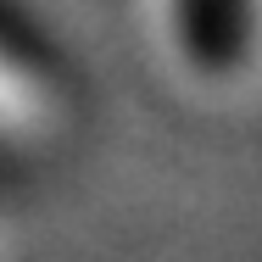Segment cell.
<instances>
[{
  "instance_id": "cell-1",
  "label": "cell",
  "mask_w": 262,
  "mask_h": 262,
  "mask_svg": "<svg viewBox=\"0 0 262 262\" xmlns=\"http://www.w3.org/2000/svg\"><path fill=\"white\" fill-rule=\"evenodd\" d=\"M179 45L201 73H234L251 51V0H173Z\"/></svg>"
}]
</instances>
